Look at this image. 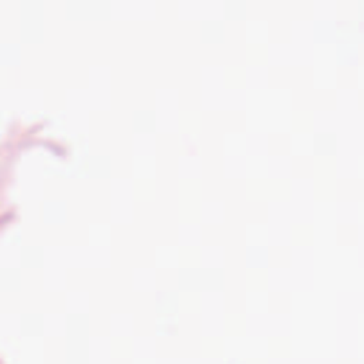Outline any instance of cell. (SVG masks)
Here are the masks:
<instances>
[]
</instances>
